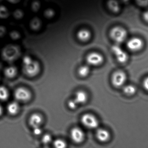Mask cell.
I'll use <instances>...</instances> for the list:
<instances>
[{
	"label": "cell",
	"instance_id": "cell-36",
	"mask_svg": "<svg viewBox=\"0 0 148 148\" xmlns=\"http://www.w3.org/2000/svg\"><path fill=\"white\" fill-rule=\"evenodd\" d=\"M48 148V147H45V148Z\"/></svg>",
	"mask_w": 148,
	"mask_h": 148
},
{
	"label": "cell",
	"instance_id": "cell-16",
	"mask_svg": "<svg viewBox=\"0 0 148 148\" xmlns=\"http://www.w3.org/2000/svg\"><path fill=\"white\" fill-rule=\"evenodd\" d=\"M90 71V68L88 65H83L78 69V74L81 77H85L88 75Z\"/></svg>",
	"mask_w": 148,
	"mask_h": 148
},
{
	"label": "cell",
	"instance_id": "cell-20",
	"mask_svg": "<svg viewBox=\"0 0 148 148\" xmlns=\"http://www.w3.org/2000/svg\"><path fill=\"white\" fill-rule=\"evenodd\" d=\"M9 93L8 90L3 86H0V100L6 101L8 97Z\"/></svg>",
	"mask_w": 148,
	"mask_h": 148
},
{
	"label": "cell",
	"instance_id": "cell-28",
	"mask_svg": "<svg viewBox=\"0 0 148 148\" xmlns=\"http://www.w3.org/2000/svg\"><path fill=\"white\" fill-rule=\"evenodd\" d=\"M42 132V130L40 127H36L34 128L33 134L34 135L36 136L40 135Z\"/></svg>",
	"mask_w": 148,
	"mask_h": 148
},
{
	"label": "cell",
	"instance_id": "cell-6",
	"mask_svg": "<svg viewBox=\"0 0 148 148\" xmlns=\"http://www.w3.org/2000/svg\"><path fill=\"white\" fill-rule=\"evenodd\" d=\"M144 42L140 38L133 37L130 38L127 42V47L132 52H137L143 48Z\"/></svg>",
	"mask_w": 148,
	"mask_h": 148
},
{
	"label": "cell",
	"instance_id": "cell-25",
	"mask_svg": "<svg viewBox=\"0 0 148 148\" xmlns=\"http://www.w3.org/2000/svg\"><path fill=\"white\" fill-rule=\"evenodd\" d=\"M55 11L52 9H48L44 12V14L45 17L47 18H51L54 16Z\"/></svg>",
	"mask_w": 148,
	"mask_h": 148
},
{
	"label": "cell",
	"instance_id": "cell-3",
	"mask_svg": "<svg viewBox=\"0 0 148 148\" xmlns=\"http://www.w3.org/2000/svg\"><path fill=\"white\" fill-rule=\"evenodd\" d=\"M81 120L82 124L89 129L97 128L99 126L98 119L91 114H84L82 116Z\"/></svg>",
	"mask_w": 148,
	"mask_h": 148
},
{
	"label": "cell",
	"instance_id": "cell-13",
	"mask_svg": "<svg viewBox=\"0 0 148 148\" xmlns=\"http://www.w3.org/2000/svg\"><path fill=\"white\" fill-rule=\"evenodd\" d=\"M91 33L88 29H83L77 32V36L80 41L86 42L90 40L91 38Z\"/></svg>",
	"mask_w": 148,
	"mask_h": 148
},
{
	"label": "cell",
	"instance_id": "cell-15",
	"mask_svg": "<svg viewBox=\"0 0 148 148\" xmlns=\"http://www.w3.org/2000/svg\"><path fill=\"white\" fill-rule=\"evenodd\" d=\"M20 107L16 102H12L8 105L7 110L10 114L15 115L18 113Z\"/></svg>",
	"mask_w": 148,
	"mask_h": 148
},
{
	"label": "cell",
	"instance_id": "cell-9",
	"mask_svg": "<svg viewBox=\"0 0 148 148\" xmlns=\"http://www.w3.org/2000/svg\"><path fill=\"white\" fill-rule=\"evenodd\" d=\"M70 135L73 141L77 144L83 142L85 138L84 132L81 129L78 127L73 128L71 130Z\"/></svg>",
	"mask_w": 148,
	"mask_h": 148
},
{
	"label": "cell",
	"instance_id": "cell-5",
	"mask_svg": "<svg viewBox=\"0 0 148 148\" xmlns=\"http://www.w3.org/2000/svg\"><path fill=\"white\" fill-rule=\"evenodd\" d=\"M86 61L89 66H97L102 64L104 61V58L101 54L95 52L88 55Z\"/></svg>",
	"mask_w": 148,
	"mask_h": 148
},
{
	"label": "cell",
	"instance_id": "cell-24",
	"mask_svg": "<svg viewBox=\"0 0 148 148\" xmlns=\"http://www.w3.org/2000/svg\"><path fill=\"white\" fill-rule=\"evenodd\" d=\"M78 105V104L74 99H71L68 102V106L70 109H75L77 108Z\"/></svg>",
	"mask_w": 148,
	"mask_h": 148
},
{
	"label": "cell",
	"instance_id": "cell-32",
	"mask_svg": "<svg viewBox=\"0 0 148 148\" xmlns=\"http://www.w3.org/2000/svg\"><path fill=\"white\" fill-rule=\"evenodd\" d=\"M143 18L147 22H148V10L144 13L143 14Z\"/></svg>",
	"mask_w": 148,
	"mask_h": 148
},
{
	"label": "cell",
	"instance_id": "cell-23",
	"mask_svg": "<svg viewBox=\"0 0 148 148\" xmlns=\"http://www.w3.org/2000/svg\"><path fill=\"white\" fill-rule=\"evenodd\" d=\"M42 141L45 145H48L52 141V136L49 134H46L42 136Z\"/></svg>",
	"mask_w": 148,
	"mask_h": 148
},
{
	"label": "cell",
	"instance_id": "cell-33",
	"mask_svg": "<svg viewBox=\"0 0 148 148\" xmlns=\"http://www.w3.org/2000/svg\"><path fill=\"white\" fill-rule=\"evenodd\" d=\"M9 2L11 3L14 4L18 3V2H20V0H8Z\"/></svg>",
	"mask_w": 148,
	"mask_h": 148
},
{
	"label": "cell",
	"instance_id": "cell-2",
	"mask_svg": "<svg viewBox=\"0 0 148 148\" xmlns=\"http://www.w3.org/2000/svg\"><path fill=\"white\" fill-rule=\"evenodd\" d=\"M111 39L117 44L123 43L127 40V33L126 29L120 27L112 28L110 32Z\"/></svg>",
	"mask_w": 148,
	"mask_h": 148
},
{
	"label": "cell",
	"instance_id": "cell-29",
	"mask_svg": "<svg viewBox=\"0 0 148 148\" xmlns=\"http://www.w3.org/2000/svg\"><path fill=\"white\" fill-rule=\"evenodd\" d=\"M143 86L145 89L148 91V76L144 79L143 82Z\"/></svg>",
	"mask_w": 148,
	"mask_h": 148
},
{
	"label": "cell",
	"instance_id": "cell-17",
	"mask_svg": "<svg viewBox=\"0 0 148 148\" xmlns=\"http://www.w3.org/2000/svg\"><path fill=\"white\" fill-rule=\"evenodd\" d=\"M123 91L127 95H133L136 92V88L134 85L128 84L123 86Z\"/></svg>",
	"mask_w": 148,
	"mask_h": 148
},
{
	"label": "cell",
	"instance_id": "cell-35",
	"mask_svg": "<svg viewBox=\"0 0 148 148\" xmlns=\"http://www.w3.org/2000/svg\"><path fill=\"white\" fill-rule=\"evenodd\" d=\"M2 108L1 107V106H0V116H1V115L2 114Z\"/></svg>",
	"mask_w": 148,
	"mask_h": 148
},
{
	"label": "cell",
	"instance_id": "cell-31",
	"mask_svg": "<svg viewBox=\"0 0 148 148\" xmlns=\"http://www.w3.org/2000/svg\"><path fill=\"white\" fill-rule=\"evenodd\" d=\"M5 33V28L2 26H0V36L4 34Z\"/></svg>",
	"mask_w": 148,
	"mask_h": 148
},
{
	"label": "cell",
	"instance_id": "cell-4",
	"mask_svg": "<svg viewBox=\"0 0 148 148\" xmlns=\"http://www.w3.org/2000/svg\"><path fill=\"white\" fill-rule=\"evenodd\" d=\"M127 80L126 74L121 71H116L112 75L111 82L116 88H120L124 86Z\"/></svg>",
	"mask_w": 148,
	"mask_h": 148
},
{
	"label": "cell",
	"instance_id": "cell-12",
	"mask_svg": "<svg viewBox=\"0 0 148 148\" xmlns=\"http://www.w3.org/2000/svg\"><path fill=\"white\" fill-rule=\"evenodd\" d=\"M74 99L78 105L84 104L88 101V95L83 90H78L76 92Z\"/></svg>",
	"mask_w": 148,
	"mask_h": 148
},
{
	"label": "cell",
	"instance_id": "cell-22",
	"mask_svg": "<svg viewBox=\"0 0 148 148\" xmlns=\"http://www.w3.org/2000/svg\"><path fill=\"white\" fill-rule=\"evenodd\" d=\"M54 148H66L67 143L62 139H57L53 142Z\"/></svg>",
	"mask_w": 148,
	"mask_h": 148
},
{
	"label": "cell",
	"instance_id": "cell-14",
	"mask_svg": "<svg viewBox=\"0 0 148 148\" xmlns=\"http://www.w3.org/2000/svg\"><path fill=\"white\" fill-rule=\"evenodd\" d=\"M107 5L109 9L113 13H117L120 11V5L117 0H108Z\"/></svg>",
	"mask_w": 148,
	"mask_h": 148
},
{
	"label": "cell",
	"instance_id": "cell-8",
	"mask_svg": "<svg viewBox=\"0 0 148 148\" xmlns=\"http://www.w3.org/2000/svg\"><path fill=\"white\" fill-rule=\"evenodd\" d=\"M112 50L119 62L124 63L127 61L129 59L127 53L120 46L118 45L114 46Z\"/></svg>",
	"mask_w": 148,
	"mask_h": 148
},
{
	"label": "cell",
	"instance_id": "cell-10",
	"mask_svg": "<svg viewBox=\"0 0 148 148\" xmlns=\"http://www.w3.org/2000/svg\"><path fill=\"white\" fill-rule=\"evenodd\" d=\"M97 139L102 143H105L109 140L110 137L109 132L104 129H99L96 133Z\"/></svg>",
	"mask_w": 148,
	"mask_h": 148
},
{
	"label": "cell",
	"instance_id": "cell-21",
	"mask_svg": "<svg viewBox=\"0 0 148 148\" xmlns=\"http://www.w3.org/2000/svg\"><path fill=\"white\" fill-rule=\"evenodd\" d=\"M9 11L5 6H0V18L5 19L9 15Z\"/></svg>",
	"mask_w": 148,
	"mask_h": 148
},
{
	"label": "cell",
	"instance_id": "cell-7",
	"mask_svg": "<svg viewBox=\"0 0 148 148\" xmlns=\"http://www.w3.org/2000/svg\"><path fill=\"white\" fill-rule=\"evenodd\" d=\"M14 96L17 101L25 102L30 100L31 97V94L27 89L20 88L16 90Z\"/></svg>",
	"mask_w": 148,
	"mask_h": 148
},
{
	"label": "cell",
	"instance_id": "cell-30",
	"mask_svg": "<svg viewBox=\"0 0 148 148\" xmlns=\"http://www.w3.org/2000/svg\"><path fill=\"white\" fill-rule=\"evenodd\" d=\"M137 2L139 4L143 6L148 4V0H137Z\"/></svg>",
	"mask_w": 148,
	"mask_h": 148
},
{
	"label": "cell",
	"instance_id": "cell-1",
	"mask_svg": "<svg viewBox=\"0 0 148 148\" xmlns=\"http://www.w3.org/2000/svg\"><path fill=\"white\" fill-rule=\"evenodd\" d=\"M23 66L24 73L30 77L37 75L40 70L39 62L29 56H26L23 58Z\"/></svg>",
	"mask_w": 148,
	"mask_h": 148
},
{
	"label": "cell",
	"instance_id": "cell-26",
	"mask_svg": "<svg viewBox=\"0 0 148 148\" xmlns=\"http://www.w3.org/2000/svg\"><path fill=\"white\" fill-rule=\"evenodd\" d=\"M40 3H39V2L35 1L32 3V9L33 11L34 12H37L38 10H40Z\"/></svg>",
	"mask_w": 148,
	"mask_h": 148
},
{
	"label": "cell",
	"instance_id": "cell-11",
	"mask_svg": "<svg viewBox=\"0 0 148 148\" xmlns=\"http://www.w3.org/2000/svg\"><path fill=\"white\" fill-rule=\"evenodd\" d=\"M43 118L40 114H34L30 116L29 123L33 128L40 127L42 123Z\"/></svg>",
	"mask_w": 148,
	"mask_h": 148
},
{
	"label": "cell",
	"instance_id": "cell-34",
	"mask_svg": "<svg viewBox=\"0 0 148 148\" xmlns=\"http://www.w3.org/2000/svg\"><path fill=\"white\" fill-rule=\"evenodd\" d=\"M17 36H18V34H17V33H16V32H13V33H12V34H11V36H12L13 38H15L16 37V38Z\"/></svg>",
	"mask_w": 148,
	"mask_h": 148
},
{
	"label": "cell",
	"instance_id": "cell-18",
	"mask_svg": "<svg viewBox=\"0 0 148 148\" xmlns=\"http://www.w3.org/2000/svg\"><path fill=\"white\" fill-rule=\"evenodd\" d=\"M17 73V69L15 67L10 66L7 68L4 71V74L7 77L12 78Z\"/></svg>",
	"mask_w": 148,
	"mask_h": 148
},
{
	"label": "cell",
	"instance_id": "cell-19",
	"mask_svg": "<svg viewBox=\"0 0 148 148\" xmlns=\"http://www.w3.org/2000/svg\"><path fill=\"white\" fill-rule=\"evenodd\" d=\"M30 26L31 28L34 30H38L41 26V22L40 20L38 18H34L31 21Z\"/></svg>",
	"mask_w": 148,
	"mask_h": 148
},
{
	"label": "cell",
	"instance_id": "cell-27",
	"mask_svg": "<svg viewBox=\"0 0 148 148\" xmlns=\"http://www.w3.org/2000/svg\"><path fill=\"white\" fill-rule=\"evenodd\" d=\"M14 15L16 19H20L22 18L23 16V13L22 10H15L14 12Z\"/></svg>",
	"mask_w": 148,
	"mask_h": 148
}]
</instances>
